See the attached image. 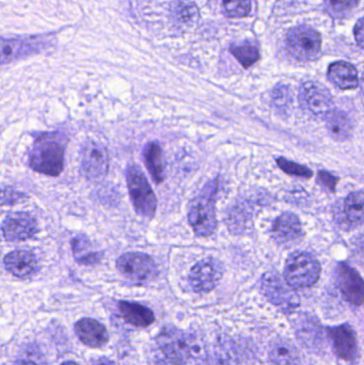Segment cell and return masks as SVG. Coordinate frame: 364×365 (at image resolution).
Returning a JSON list of instances; mask_svg holds the SVG:
<instances>
[{"label": "cell", "instance_id": "cell-31", "mask_svg": "<svg viewBox=\"0 0 364 365\" xmlns=\"http://www.w3.org/2000/svg\"><path fill=\"white\" fill-rule=\"evenodd\" d=\"M273 101L276 106L279 108H286L290 105V90L286 86H277L273 92Z\"/></svg>", "mask_w": 364, "mask_h": 365}, {"label": "cell", "instance_id": "cell-29", "mask_svg": "<svg viewBox=\"0 0 364 365\" xmlns=\"http://www.w3.org/2000/svg\"><path fill=\"white\" fill-rule=\"evenodd\" d=\"M358 1L359 0H326L325 4L331 15L341 17L352 12L356 8Z\"/></svg>", "mask_w": 364, "mask_h": 365}, {"label": "cell", "instance_id": "cell-15", "mask_svg": "<svg viewBox=\"0 0 364 365\" xmlns=\"http://www.w3.org/2000/svg\"><path fill=\"white\" fill-rule=\"evenodd\" d=\"M4 264L11 274L21 279L32 276L38 268L36 255L29 250H14L8 253Z\"/></svg>", "mask_w": 364, "mask_h": 365}, {"label": "cell", "instance_id": "cell-14", "mask_svg": "<svg viewBox=\"0 0 364 365\" xmlns=\"http://www.w3.org/2000/svg\"><path fill=\"white\" fill-rule=\"evenodd\" d=\"M333 344V351L340 359L355 361L358 357V343L356 332L348 324L333 326L327 329Z\"/></svg>", "mask_w": 364, "mask_h": 365}, {"label": "cell", "instance_id": "cell-23", "mask_svg": "<svg viewBox=\"0 0 364 365\" xmlns=\"http://www.w3.org/2000/svg\"><path fill=\"white\" fill-rule=\"evenodd\" d=\"M171 19L183 27L194 26L199 19L198 6L194 2L175 0L171 4Z\"/></svg>", "mask_w": 364, "mask_h": 365}, {"label": "cell", "instance_id": "cell-18", "mask_svg": "<svg viewBox=\"0 0 364 365\" xmlns=\"http://www.w3.org/2000/svg\"><path fill=\"white\" fill-rule=\"evenodd\" d=\"M44 43V41L38 40L36 38H24V40H21V38L4 40V38H2V64L38 51Z\"/></svg>", "mask_w": 364, "mask_h": 365}, {"label": "cell", "instance_id": "cell-1", "mask_svg": "<svg viewBox=\"0 0 364 365\" xmlns=\"http://www.w3.org/2000/svg\"><path fill=\"white\" fill-rule=\"evenodd\" d=\"M32 170L49 177H58L63 171L64 145L56 134L38 137L29 152Z\"/></svg>", "mask_w": 364, "mask_h": 365}, {"label": "cell", "instance_id": "cell-4", "mask_svg": "<svg viewBox=\"0 0 364 365\" xmlns=\"http://www.w3.org/2000/svg\"><path fill=\"white\" fill-rule=\"evenodd\" d=\"M321 265L308 253H295L288 257L284 268V280L292 289H306L318 282Z\"/></svg>", "mask_w": 364, "mask_h": 365}, {"label": "cell", "instance_id": "cell-2", "mask_svg": "<svg viewBox=\"0 0 364 365\" xmlns=\"http://www.w3.org/2000/svg\"><path fill=\"white\" fill-rule=\"evenodd\" d=\"M218 190V179L212 180L203 187L198 197L190 204L188 222L194 234L200 237H209L217 227L216 218V195Z\"/></svg>", "mask_w": 364, "mask_h": 365}, {"label": "cell", "instance_id": "cell-25", "mask_svg": "<svg viewBox=\"0 0 364 365\" xmlns=\"http://www.w3.org/2000/svg\"><path fill=\"white\" fill-rule=\"evenodd\" d=\"M73 255L76 262L83 265H94L102 259L103 253L92 250V245L87 236L78 235L72 240Z\"/></svg>", "mask_w": 364, "mask_h": 365}, {"label": "cell", "instance_id": "cell-28", "mask_svg": "<svg viewBox=\"0 0 364 365\" xmlns=\"http://www.w3.org/2000/svg\"><path fill=\"white\" fill-rule=\"evenodd\" d=\"M224 13L229 17H245L250 13L251 0H222Z\"/></svg>", "mask_w": 364, "mask_h": 365}, {"label": "cell", "instance_id": "cell-27", "mask_svg": "<svg viewBox=\"0 0 364 365\" xmlns=\"http://www.w3.org/2000/svg\"><path fill=\"white\" fill-rule=\"evenodd\" d=\"M231 53L236 58L237 61L241 64L245 68H250L254 66L259 58H260V53L258 48L249 43H245L241 45H232L230 47Z\"/></svg>", "mask_w": 364, "mask_h": 365}, {"label": "cell", "instance_id": "cell-13", "mask_svg": "<svg viewBox=\"0 0 364 365\" xmlns=\"http://www.w3.org/2000/svg\"><path fill=\"white\" fill-rule=\"evenodd\" d=\"M336 274L344 299L354 306H361L364 302V281L360 274L345 263L339 264Z\"/></svg>", "mask_w": 364, "mask_h": 365}, {"label": "cell", "instance_id": "cell-38", "mask_svg": "<svg viewBox=\"0 0 364 365\" xmlns=\"http://www.w3.org/2000/svg\"><path fill=\"white\" fill-rule=\"evenodd\" d=\"M363 94H364V75L363 77Z\"/></svg>", "mask_w": 364, "mask_h": 365}, {"label": "cell", "instance_id": "cell-17", "mask_svg": "<svg viewBox=\"0 0 364 365\" xmlns=\"http://www.w3.org/2000/svg\"><path fill=\"white\" fill-rule=\"evenodd\" d=\"M273 235L280 244L297 242L303 236L298 217L292 212L281 215L274 223Z\"/></svg>", "mask_w": 364, "mask_h": 365}, {"label": "cell", "instance_id": "cell-6", "mask_svg": "<svg viewBox=\"0 0 364 365\" xmlns=\"http://www.w3.org/2000/svg\"><path fill=\"white\" fill-rule=\"evenodd\" d=\"M117 268L122 276L135 283L153 280L158 274L157 266L150 255L128 252L118 259Z\"/></svg>", "mask_w": 364, "mask_h": 365}, {"label": "cell", "instance_id": "cell-8", "mask_svg": "<svg viewBox=\"0 0 364 365\" xmlns=\"http://www.w3.org/2000/svg\"><path fill=\"white\" fill-rule=\"evenodd\" d=\"M299 101L305 110L321 119H326L335 110L333 96L324 86L316 81H308L301 86Z\"/></svg>", "mask_w": 364, "mask_h": 365}, {"label": "cell", "instance_id": "cell-21", "mask_svg": "<svg viewBox=\"0 0 364 365\" xmlns=\"http://www.w3.org/2000/svg\"><path fill=\"white\" fill-rule=\"evenodd\" d=\"M328 78L340 89H355L358 86V73L353 64L345 61L335 62L328 68Z\"/></svg>", "mask_w": 364, "mask_h": 365}, {"label": "cell", "instance_id": "cell-16", "mask_svg": "<svg viewBox=\"0 0 364 365\" xmlns=\"http://www.w3.org/2000/svg\"><path fill=\"white\" fill-rule=\"evenodd\" d=\"M75 332L79 340L92 349H100L108 342V331L100 322L83 319L75 324Z\"/></svg>", "mask_w": 364, "mask_h": 365}, {"label": "cell", "instance_id": "cell-5", "mask_svg": "<svg viewBox=\"0 0 364 365\" xmlns=\"http://www.w3.org/2000/svg\"><path fill=\"white\" fill-rule=\"evenodd\" d=\"M80 170L88 181L100 182L109 171V158L106 148L96 140H87L81 147Z\"/></svg>", "mask_w": 364, "mask_h": 365}, {"label": "cell", "instance_id": "cell-36", "mask_svg": "<svg viewBox=\"0 0 364 365\" xmlns=\"http://www.w3.org/2000/svg\"><path fill=\"white\" fill-rule=\"evenodd\" d=\"M14 365H36L34 364L33 362L31 361H26V360H19Z\"/></svg>", "mask_w": 364, "mask_h": 365}, {"label": "cell", "instance_id": "cell-24", "mask_svg": "<svg viewBox=\"0 0 364 365\" xmlns=\"http://www.w3.org/2000/svg\"><path fill=\"white\" fill-rule=\"evenodd\" d=\"M325 120L329 135L335 140L344 141L350 138L352 135V122L345 113L335 109Z\"/></svg>", "mask_w": 364, "mask_h": 365}, {"label": "cell", "instance_id": "cell-30", "mask_svg": "<svg viewBox=\"0 0 364 365\" xmlns=\"http://www.w3.org/2000/svg\"><path fill=\"white\" fill-rule=\"evenodd\" d=\"M278 166L280 167L281 170L288 175H295V177L309 178L312 177V171L306 166L296 164V163L290 162V160H284V158H279L277 160Z\"/></svg>", "mask_w": 364, "mask_h": 365}, {"label": "cell", "instance_id": "cell-7", "mask_svg": "<svg viewBox=\"0 0 364 365\" xmlns=\"http://www.w3.org/2000/svg\"><path fill=\"white\" fill-rule=\"evenodd\" d=\"M321 36L316 30L299 26L290 30L286 36V47L293 57L303 61L314 60L321 53Z\"/></svg>", "mask_w": 364, "mask_h": 365}, {"label": "cell", "instance_id": "cell-3", "mask_svg": "<svg viewBox=\"0 0 364 365\" xmlns=\"http://www.w3.org/2000/svg\"><path fill=\"white\" fill-rule=\"evenodd\" d=\"M126 182L132 206L137 214L153 218L157 208V200L151 185L136 165H130L126 170Z\"/></svg>", "mask_w": 364, "mask_h": 365}, {"label": "cell", "instance_id": "cell-20", "mask_svg": "<svg viewBox=\"0 0 364 365\" xmlns=\"http://www.w3.org/2000/svg\"><path fill=\"white\" fill-rule=\"evenodd\" d=\"M269 357L276 365H303L298 349L286 339L274 341L269 349Z\"/></svg>", "mask_w": 364, "mask_h": 365}, {"label": "cell", "instance_id": "cell-33", "mask_svg": "<svg viewBox=\"0 0 364 365\" xmlns=\"http://www.w3.org/2000/svg\"><path fill=\"white\" fill-rule=\"evenodd\" d=\"M318 182H320L323 187H325L327 190L335 191L338 179L333 177L331 173L322 171V173H318Z\"/></svg>", "mask_w": 364, "mask_h": 365}, {"label": "cell", "instance_id": "cell-22", "mask_svg": "<svg viewBox=\"0 0 364 365\" xmlns=\"http://www.w3.org/2000/svg\"><path fill=\"white\" fill-rule=\"evenodd\" d=\"M143 162L152 179L156 184H160L165 180V162L162 149L160 143L151 141L145 145L142 151Z\"/></svg>", "mask_w": 364, "mask_h": 365}, {"label": "cell", "instance_id": "cell-37", "mask_svg": "<svg viewBox=\"0 0 364 365\" xmlns=\"http://www.w3.org/2000/svg\"><path fill=\"white\" fill-rule=\"evenodd\" d=\"M62 365H78V364H75V362L68 361V362H64V364Z\"/></svg>", "mask_w": 364, "mask_h": 365}, {"label": "cell", "instance_id": "cell-32", "mask_svg": "<svg viewBox=\"0 0 364 365\" xmlns=\"http://www.w3.org/2000/svg\"><path fill=\"white\" fill-rule=\"evenodd\" d=\"M25 197V193L21 192V191L13 190L11 188L2 189V205H13V204L19 203Z\"/></svg>", "mask_w": 364, "mask_h": 365}, {"label": "cell", "instance_id": "cell-26", "mask_svg": "<svg viewBox=\"0 0 364 365\" xmlns=\"http://www.w3.org/2000/svg\"><path fill=\"white\" fill-rule=\"evenodd\" d=\"M344 215L350 225H364V192L363 191L350 193L346 197L344 203Z\"/></svg>", "mask_w": 364, "mask_h": 365}, {"label": "cell", "instance_id": "cell-11", "mask_svg": "<svg viewBox=\"0 0 364 365\" xmlns=\"http://www.w3.org/2000/svg\"><path fill=\"white\" fill-rule=\"evenodd\" d=\"M157 343L169 361L175 365H185L190 358V346L185 334L175 326L160 330Z\"/></svg>", "mask_w": 364, "mask_h": 365}, {"label": "cell", "instance_id": "cell-9", "mask_svg": "<svg viewBox=\"0 0 364 365\" xmlns=\"http://www.w3.org/2000/svg\"><path fill=\"white\" fill-rule=\"evenodd\" d=\"M276 272H267L262 278V292L267 299L284 312H293L299 306L298 295Z\"/></svg>", "mask_w": 364, "mask_h": 365}, {"label": "cell", "instance_id": "cell-34", "mask_svg": "<svg viewBox=\"0 0 364 365\" xmlns=\"http://www.w3.org/2000/svg\"><path fill=\"white\" fill-rule=\"evenodd\" d=\"M354 32L357 42H358V44L364 48V17L357 23Z\"/></svg>", "mask_w": 364, "mask_h": 365}, {"label": "cell", "instance_id": "cell-10", "mask_svg": "<svg viewBox=\"0 0 364 365\" xmlns=\"http://www.w3.org/2000/svg\"><path fill=\"white\" fill-rule=\"evenodd\" d=\"M224 272V265L219 259L207 257L192 268L188 280L196 293H209L219 284Z\"/></svg>", "mask_w": 364, "mask_h": 365}, {"label": "cell", "instance_id": "cell-19", "mask_svg": "<svg viewBox=\"0 0 364 365\" xmlns=\"http://www.w3.org/2000/svg\"><path fill=\"white\" fill-rule=\"evenodd\" d=\"M118 310L122 319L135 327H149L155 321V317L151 309L136 302H120L118 304Z\"/></svg>", "mask_w": 364, "mask_h": 365}, {"label": "cell", "instance_id": "cell-35", "mask_svg": "<svg viewBox=\"0 0 364 365\" xmlns=\"http://www.w3.org/2000/svg\"><path fill=\"white\" fill-rule=\"evenodd\" d=\"M91 365H115V364L108 358H98V359L94 360Z\"/></svg>", "mask_w": 364, "mask_h": 365}, {"label": "cell", "instance_id": "cell-12", "mask_svg": "<svg viewBox=\"0 0 364 365\" xmlns=\"http://www.w3.org/2000/svg\"><path fill=\"white\" fill-rule=\"evenodd\" d=\"M38 230L36 218L25 212L9 214L2 222V234L6 242L30 240L36 235Z\"/></svg>", "mask_w": 364, "mask_h": 365}]
</instances>
